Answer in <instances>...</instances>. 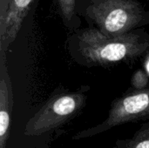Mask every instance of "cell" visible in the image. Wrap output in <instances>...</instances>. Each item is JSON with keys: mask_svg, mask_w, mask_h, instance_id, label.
Returning <instances> with one entry per match:
<instances>
[{"mask_svg": "<svg viewBox=\"0 0 149 148\" xmlns=\"http://www.w3.org/2000/svg\"><path fill=\"white\" fill-rule=\"evenodd\" d=\"M55 1L64 25L72 31L79 30V27L81 24V20L76 10L77 0Z\"/></svg>", "mask_w": 149, "mask_h": 148, "instance_id": "cell-7", "label": "cell"}, {"mask_svg": "<svg viewBox=\"0 0 149 148\" xmlns=\"http://www.w3.org/2000/svg\"><path fill=\"white\" fill-rule=\"evenodd\" d=\"M76 10L90 27L118 36L149 24V9L139 0H77Z\"/></svg>", "mask_w": 149, "mask_h": 148, "instance_id": "cell-2", "label": "cell"}, {"mask_svg": "<svg viewBox=\"0 0 149 148\" xmlns=\"http://www.w3.org/2000/svg\"><path fill=\"white\" fill-rule=\"evenodd\" d=\"M14 96L7 66V57L0 53V148H6L10 135Z\"/></svg>", "mask_w": 149, "mask_h": 148, "instance_id": "cell-6", "label": "cell"}, {"mask_svg": "<svg viewBox=\"0 0 149 148\" xmlns=\"http://www.w3.org/2000/svg\"><path fill=\"white\" fill-rule=\"evenodd\" d=\"M38 0H0V53L7 55L24 22L35 14Z\"/></svg>", "mask_w": 149, "mask_h": 148, "instance_id": "cell-5", "label": "cell"}, {"mask_svg": "<svg viewBox=\"0 0 149 148\" xmlns=\"http://www.w3.org/2000/svg\"><path fill=\"white\" fill-rule=\"evenodd\" d=\"M85 89L54 93L29 119L24 129L28 137L52 132L72 120L86 106Z\"/></svg>", "mask_w": 149, "mask_h": 148, "instance_id": "cell-3", "label": "cell"}, {"mask_svg": "<svg viewBox=\"0 0 149 148\" xmlns=\"http://www.w3.org/2000/svg\"><path fill=\"white\" fill-rule=\"evenodd\" d=\"M67 50L77 64L88 68L131 64L149 53V32L141 28L107 36L92 27L79 29L68 37Z\"/></svg>", "mask_w": 149, "mask_h": 148, "instance_id": "cell-1", "label": "cell"}, {"mask_svg": "<svg viewBox=\"0 0 149 148\" xmlns=\"http://www.w3.org/2000/svg\"><path fill=\"white\" fill-rule=\"evenodd\" d=\"M141 120H149V85L142 89H128L112 102L107 116L102 122L76 133L72 140L91 138L123 124Z\"/></svg>", "mask_w": 149, "mask_h": 148, "instance_id": "cell-4", "label": "cell"}, {"mask_svg": "<svg viewBox=\"0 0 149 148\" xmlns=\"http://www.w3.org/2000/svg\"><path fill=\"white\" fill-rule=\"evenodd\" d=\"M113 148H149V120L145 121L131 138L118 140Z\"/></svg>", "mask_w": 149, "mask_h": 148, "instance_id": "cell-8", "label": "cell"}, {"mask_svg": "<svg viewBox=\"0 0 149 148\" xmlns=\"http://www.w3.org/2000/svg\"><path fill=\"white\" fill-rule=\"evenodd\" d=\"M148 77L147 72L142 70H139L133 77H132V88L134 89H142L148 85Z\"/></svg>", "mask_w": 149, "mask_h": 148, "instance_id": "cell-9", "label": "cell"}]
</instances>
